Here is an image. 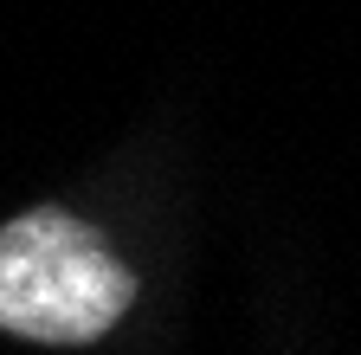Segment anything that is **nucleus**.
Returning a JSON list of instances; mask_svg holds the SVG:
<instances>
[{
	"mask_svg": "<svg viewBox=\"0 0 361 355\" xmlns=\"http://www.w3.org/2000/svg\"><path fill=\"white\" fill-rule=\"evenodd\" d=\"M129 272L84 219L45 207L0 227V323L13 336L90 342L129 310Z\"/></svg>",
	"mask_w": 361,
	"mask_h": 355,
	"instance_id": "f257e3e1",
	"label": "nucleus"
}]
</instances>
